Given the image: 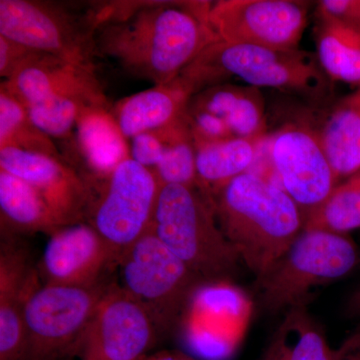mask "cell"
<instances>
[{"instance_id": "8", "label": "cell", "mask_w": 360, "mask_h": 360, "mask_svg": "<svg viewBox=\"0 0 360 360\" xmlns=\"http://www.w3.org/2000/svg\"><path fill=\"white\" fill-rule=\"evenodd\" d=\"M90 206L87 224L104 239L116 258L153 226L161 184L153 170L127 158L103 177Z\"/></svg>"}, {"instance_id": "3", "label": "cell", "mask_w": 360, "mask_h": 360, "mask_svg": "<svg viewBox=\"0 0 360 360\" xmlns=\"http://www.w3.org/2000/svg\"><path fill=\"white\" fill-rule=\"evenodd\" d=\"M151 229L203 283L229 281L240 271L238 251L198 186H161Z\"/></svg>"}, {"instance_id": "19", "label": "cell", "mask_w": 360, "mask_h": 360, "mask_svg": "<svg viewBox=\"0 0 360 360\" xmlns=\"http://www.w3.org/2000/svg\"><path fill=\"white\" fill-rule=\"evenodd\" d=\"M316 132L338 181L360 172V89L340 99Z\"/></svg>"}, {"instance_id": "17", "label": "cell", "mask_w": 360, "mask_h": 360, "mask_svg": "<svg viewBox=\"0 0 360 360\" xmlns=\"http://www.w3.org/2000/svg\"><path fill=\"white\" fill-rule=\"evenodd\" d=\"M195 92L182 77L155 85L120 101L111 110L125 139L172 124L186 115Z\"/></svg>"}, {"instance_id": "37", "label": "cell", "mask_w": 360, "mask_h": 360, "mask_svg": "<svg viewBox=\"0 0 360 360\" xmlns=\"http://www.w3.org/2000/svg\"><path fill=\"white\" fill-rule=\"evenodd\" d=\"M336 360H349V359H345V357L340 356V355H338V352H336Z\"/></svg>"}, {"instance_id": "14", "label": "cell", "mask_w": 360, "mask_h": 360, "mask_svg": "<svg viewBox=\"0 0 360 360\" xmlns=\"http://www.w3.org/2000/svg\"><path fill=\"white\" fill-rule=\"evenodd\" d=\"M117 258L87 222L61 227L47 241L39 266L44 284L89 286L101 283L104 270Z\"/></svg>"}, {"instance_id": "15", "label": "cell", "mask_w": 360, "mask_h": 360, "mask_svg": "<svg viewBox=\"0 0 360 360\" xmlns=\"http://www.w3.org/2000/svg\"><path fill=\"white\" fill-rule=\"evenodd\" d=\"M27 246L1 236L0 245V360H25V310L40 285Z\"/></svg>"}, {"instance_id": "23", "label": "cell", "mask_w": 360, "mask_h": 360, "mask_svg": "<svg viewBox=\"0 0 360 360\" xmlns=\"http://www.w3.org/2000/svg\"><path fill=\"white\" fill-rule=\"evenodd\" d=\"M78 142L84 158L94 172L106 176L122 161L130 158L124 135L110 110L87 113L77 127Z\"/></svg>"}, {"instance_id": "12", "label": "cell", "mask_w": 360, "mask_h": 360, "mask_svg": "<svg viewBox=\"0 0 360 360\" xmlns=\"http://www.w3.org/2000/svg\"><path fill=\"white\" fill-rule=\"evenodd\" d=\"M270 163L281 188L305 213L317 207L338 184L316 130L284 125L267 137Z\"/></svg>"}, {"instance_id": "24", "label": "cell", "mask_w": 360, "mask_h": 360, "mask_svg": "<svg viewBox=\"0 0 360 360\" xmlns=\"http://www.w3.org/2000/svg\"><path fill=\"white\" fill-rule=\"evenodd\" d=\"M281 360H336L323 331L310 316L307 307L284 314L271 343Z\"/></svg>"}, {"instance_id": "31", "label": "cell", "mask_w": 360, "mask_h": 360, "mask_svg": "<svg viewBox=\"0 0 360 360\" xmlns=\"http://www.w3.org/2000/svg\"><path fill=\"white\" fill-rule=\"evenodd\" d=\"M315 14L317 20L360 30V0H321L317 2Z\"/></svg>"}, {"instance_id": "11", "label": "cell", "mask_w": 360, "mask_h": 360, "mask_svg": "<svg viewBox=\"0 0 360 360\" xmlns=\"http://www.w3.org/2000/svg\"><path fill=\"white\" fill-rule=\"evenodd\" d=\"M158 335L150 315L122 286H110L78 350L82 360H143Z\"/></svg>"}, {"instance_id": "25", "label": "cell", "mask_w": 360, "mask_h": 360, "mask_svg": "<svg viewBox=\"0 0 360 360\" xmlns=\"http://www.w3.org/2000/svg\"><path fill=\"white\" fill-rule=\"evenodd\" d=\"M26 108L32 122L51 139L68 136L82 118L91 111L110 110L104 91L52 97Z\"/></svg>"}, {"instance_id": "30", "label": "cell", "mask_w": 360, "mask_h": 360, "mask_svg": "<svg viewBox=\"0 0 360 360\" xmlns=\"http://www.w3.org/2000/svg\"><path fill=\"white\" fill-rule=\"evenodd\" d=\"M186 116L194 143L221 141L236 137L231 134L224 120L208 111L188 106Z\"/></svg>"}, {"instance_id": "13", "label": "cell", "mask_w": 360, "mask_h": 360, "mask_svg": "<svg viewBox=\"0 0 360 360\" xmlns=\"http://www.w3.org/2000/svg\"><path fill=\"white\" fill-rule=\"evenodd\" d=\"M0 169L20 177L37 189L63 227L87 221L94 191L89 182L61 158L2 148Z\"/></svg>"}, {"instance_id": "1", "label": "cell", "mask_w": 360, "mask_h": 360, "mask_svg": "<svg viewBox=\"0 0 360 360\" xmlns=\"http://www.w3.org/2000/svg\"><path fill=\"white\" fill-rule=\"evenodd\" d=\"M212 2H146L101 11L96 53L155 85L174 82L206 47L219 41L210 22Z\"/></svg>"}, {"instance_id": "34", "label": "cell", "mask_w": 360, "mask_h": 360, "mask_svg": "<svg viewBox=\"0 0 360 360\" xmlns=\"http://www.w3.org/2000/svg\"><path fill=\"white\" fill-rule=\"evenodd\" d=\"M143 360H203L198 359L195 355L189 352H180V350H163L158 354L148 355Z\"/></svg>"}, {"instance_id": "29", "label": "cell", "mask_w": 360, "mask_h": 360, "mask_svg": "<svg viewBox=\"0 0 360 360\" xmlns=\"http://www.w3.org/2000/svg\"><path fill=\"white\" fill-rule=\"evenodd\" d=\"M167 127L132 137L130 158L149 169H155L167 149Z\"/></svg>"}, {"instance_id": "2", "label": "cell", "mask_w": 360, "mask_h": 360, "mask_svg": "<svg viewBox=\"0 0 360 360\" xmlns=\"http://www.w3.org/2000/svg\"><path fill=\"white\" fill-rule=\"evenodd\" d=\"M208 198L225 238L255 281L304 229V210L281 186L255 172L239 175Z\"/></svg>"}, {"instance_id": "18", "label": "cell", "mask_w": 360, "mask_h": 360, "mask_svg": "<svg viewBox=\"0 0 360 360\" xmlns=\"http://www.w3.org/2000/svg\"><path fill=\"white\" fill-rule=\"evenodd\" d=\"M188 106L219 116L233 136L248 139L267 137L264 98L257 87L212 85L193 96Z\"/></svg>"}, {"instance_id": "28", "label": "cell", "mask_w": 360, "mask_h": 360, "mask_svg": "<svg viewBox=\"0 0 360 360\" xmlns=\"http://www.w3.org/2000/svg\"><path fill=\"white\" fill-rule=\"evenodd\" d=\"M168 141L165 155L155 168L161 186H196L195 144L186 115L167 127Z\"/></svg>"}, {"instance_id": "9", "label": "cell", "mask_w": 360, "mask_h": 360, "mask_svg": "<svg viewBox=\"0 0 360 360\" xmlns=\"http://www.w3.org/2000/svg\"><path fill=\"white\" fill-rule=\"evenodd\" d=\"M108 288L40 284L25 310V360H59L78 349Z\"/></svg>"}, {"instance_id": "22", "label": "cell", "mask_w": 360, "mask_h": 360, "mask_svg": "<svg viewBox=\"0 0 360 360\" xmlns=\"http://www.w3.org/2000/svg\"><path fill=\"white\" fill-rule=\"evenodd\" d=\"M316 58L326 77L360 89V30L317 20Z\"/></svg>"}, {"instance_id": "5", "label": "cell", "mask_w": 360, "mask_h": 360, "mask_svg": "<svg viewBox=\"0 0 360 360\" xmlns=\"http://www.w3.org/2000/svg\"><path fill=\"white\" fill-rule=\"evenodd\" d=\"M231 75L257 89L319 94L328 87L326 73L309 52L227 44L221 40L206 47L179 77L196 94L205 85L212 86Z\"/></svg>"}, {"instance_id": "26", "label": "cell", "mask_w": 360, "mask_h": 360, "mask_svg": "<svg viewBox=\"0 0 360 360\" xmlns=\"http://www.w3.org/2000/svg\"><path fill=\"white\" fill-rule=\"evenodd\" d=\"M2 148H16L61 158L51 137L32 122L27 108L0 85V149Z\"/></svg>"}, {"instance_id": "21", "label": "cell", "mask_w": 360, "mask_h": 360, "mask_svg": "<svg viewBox=\"0 0 360 360\" xmlns=\"http://www.w3.org/2000/svg\"><path fill=\"white\" fill-rule=\"evenodd\" d=\"M265 139L231 137L195 144L198 186L207 198L232 179L250 172Z\"/></svg>"}, {"instance_id": "27", "label": "cell", "mask_w": 360, "mask_h": 360, "mask_svg": "<svg viewBox=\"0 0 360 360\" xmlns=\"http://www.w3.org/2000/svg\"><path fill=\"white\" fill-rule=\"evenodd\" d=\"M304 229L340 234L360 229V172L338 184L321 205L307 213Z\"/></svg>"}, {"instance_id": "33", "label": "cell", "mask_w": 360, "mask_h": 360, "mask_svg": "<svg viewBox=\"0 0 360 360\" xmlns=\"http://www.w3.org/2000/svg\"><path fill=\"white\" fill-rule=\"evenodd\" d=\"M338 355L349 360H360V329L338 350Z\"/></svg>"}, {"instance_id": "32", "label": "cell", "mask_w": 360, "mask_h": 360, "mask_svg": "<svg viewBox=\"0 0 360 360\" xmlns=\"http://www.w3.org/2000/svg\"><path fill=\"white\" fill-rule=\"evenodd\" d=\"M37 51L0 35V77L7 80Z\"/></svg>"}, {"instance_id": "6", "label": "cell", "mask_w": 360, "mask_h": 360, "mask_svg": "<svg viewBox=\"0 0 360 360\" xmlns=\"http://www.w3.org/2000/svg\"><path fill=\"white\" fill-rule=\"evenodd\" d=\"M117 264L122 288L146 309L158 335L168 333L179 323L203 283L153 229L129 246Z\"/></svg>"}, {"instance_id": "16", "label": "cell", "mask_w": 360, "mask_h": 360, "mask_svg": "<svg viewBox=\"0 0 360 360\" xmlns=\"http://www.w3.org/2000/svg\"><path fill=\"white\" fill-rule=\"evenodd\" d=\"M1 86L25 108L52 97L103 90L94 68L35 52Z\"/></svg>"}, {"instance_id": "4", "label": "cell", "mask_w": 360, "mask_h": 360, "mask_svg": "<svg viewBox=\"0 0 360 360\" xmlns=\"http://www.w3.org/2000/svg\"><path fill=\"white\" fill-rule=\"evenodd\" d=\"M359 262V248L347 234L304 229L255 281L258 305L267 314L307 307L315 290L347 276Z\"/></svg>"}, {"instance_id": "36", "label": "cell", "mask_w": 360, "mask_h": 360, "mask_svg": "<svg viewBox=\"0 0 360 360\" xmlns=\"http://www.w3.org/2000/svg\"><path fill=\"white\" fill-rule=\"evenodd\" d=\"M262 360H281V359L274 345H270Z\"/></svg>"}, {"instance_id": "20", "label": "cell", "mask_w": 360, "mask_h": 360, "mask_svg": "<svg viewBox=\"0 0 360 360\" xmlns=\"http://www.w3.org/2000/svg\"><path fill=\"white\" fill-rule=\"evenodd\" d=\"M1 236L37 232L51 236L63 227L39 191L25 180L0 169Z\"/></svg>"}, {"instance_id": "35", "label": "cell", "mask_w": 360, "mask_h": 360, "mask_svg": "<svg viewBox=\"0 0 360 360\" xmlns=\"http://www.w3.org/2000/svg\"><path fill=\"white\" fill-rule=\"evenodd\" d=\"M345 312L349 317H360V284L348 298Z\"/></svg>"}, {"instance_id": "10", "label": "cell", "mask_w": 360, "mask_h": 360, "mask_svg": "<svg viewBox=\"0 0 360 360\" xmlns=\"http://www.w3.org/2000/svg\"><path fill=\"white\" fill-rule=\"evenodd\" d=\"M309 4L296 0H222L212 4L210 22L227 44L292 51L300 49Z\"/></svg>"}, {"instance_id": "7", "label": "cell", "mask_w": 360, "mask_h": 360, "mask_svg": "<svg viewBox=\"0 0 360 360\" xmlns=\"http://www.w3.org/2000/svg\"><path fill=\"white\" fill-rule=\"evenodd\" d=\"M96 27L94 13L82 16L54 2L0 0V35L77 65L94 68Z\"/></svg>"}]
</instances>
